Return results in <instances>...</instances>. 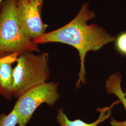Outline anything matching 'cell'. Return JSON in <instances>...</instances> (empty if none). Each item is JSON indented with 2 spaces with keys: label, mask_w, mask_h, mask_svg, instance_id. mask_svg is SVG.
Returning a JSON list of instances; mask_svg holds the SVG:
<instances>
[{
  "label": "cell",
  "mask_w": 126,
  "mask_h": 126,
  "mask_svg": "<svg viewBox=\"0 0 126 126\" xmlns=\"http://www.w3.org/2000/svg\"><path fill=\"white\" fill-rule=\"evenodd\" d=\"M95 16L94 11L88 8V4L83 5L76 17L63 27L53 31L45 33L34 39L36 44L48 43H60L71 45L78 50L80 61L79 79L75 88L86 84L85 60L87 53L96 51L104 45L115 41L114 36L109 34L103 28L98 25L88 24L87 22Z\"/></svg>",
  "instance_id": "6da1fadb"
},
{
  "label": "cell",
  "mask_w": 126,
  "mask_h": 126,
  "mask_svg": "<svg viewBox=\"0 0 126 126\" xmlns=\"http://www.w3.org/2000/svg\"><path fill=\"white\" fill-rule=\"evenodd\" d=\"M18 0H4L0 4V55L40 52L37 45L23 33L16 16Z\"/></svg>",
  "instance_id": "7a4b0ae2"
},
{
  "label": "cell",
  "mask_w": 126,
  "mask_h": 126,
  "mask_svg": "<svg viewBox=\"0 0 126 126\" xmlns=\"http://www.w3.org/2000/svg\"><path fill=\"white\" fill-rule=\"evenodd\" d=\"M49 55L26 52L18 56L14 68L13 97L18 99L32 88L46 82L50 77Z\"/></svg>",
  "instance_id": "3957f363"
},
{
  "label": "cell",
  "mask_w": 126,
  "mask_h": 126,
  "mask_svg": "<svg viewBox=\"0 0 126 126\" xmlns=\"http://www.w3.org/2000/svg\"><path fill=\"white\" fill-rule=\"evenodd\" d=\"M60 97L58 83L45 82L25 92L18 99L14 108L18 116L17 126H26L37 108L42 104L53 106Z\"/></svg>",
  "instance_id": "277c9868"
},
{
  "label": "cell",
  "mask_w": 126,
  "mask_h": 126,
  "mask_svg": "<svg viewBox=\"0 0 126 126\" xmlns=\"http://www.w3.org/2000/svg\"><path fill=\"white\" fill-rule=\"evenodd\" d=\"M38 5L31 0H18L16 16L23 33L33 41L45 33L47 24L43 23Z\"/></svg>",
  "instance_id": "5b68a950"
},
{
  "label": "cell",
  "mask_w": 126,
  "mask_h": 126,
  "mask_svg": "<svg viewBox=\"0 0 126 126\" xmlns=\"http://www.w3.org/2000/svg\"><path fill=\"white\" fill-rule=\"evenodd\" d=\"M18 57L16 54L0 55V95L8 100L13 97L14 68L12 65Z\"/></svg>",
  "instance_id": "8992f818"
},
{
  "label": "cell",
  "mask_w": 126,
  "mask_h": 126,
  "mask_svg": "<svg viewBox=\"0 0 126 126\" xmlns=\"http://www.w3.org/2000/svg\"><path fill=\"white\" fill-rule=\"evenodd\" d=\"M120 102V100H118L113 102L109 107L97 108L96 111H98L100 113L99 117L95 122L92 123H88L80 119L71 121L68 118L66 114L64 113L62 108H59L58 110L56 120L60 126H97L99 123L104 122L109 118L112 114L111 109L114 105L118 104Z\"/></svg>",
  "instance_id": "52a82bcc"
},
{
  "label": "cell",
  "mask_w": 126,
  "mask_h": 126,
  "mask_svg": "<svg viewBox=\"0 0 126 126\" xmlns=\"http://www.w3.org/2000/svg\"><path fill=\"white\" fill-rule=\"evenodd\" d=\"M122 75L116 72L110 76L105 83V88L108 94L115 95L120 100L126 112V93L123 92L121 87ZM110 124L112 126H126V120L123 122H119L111 118Z\"/></svg>",
  "instance_id": "ba28073f"
},
{
  "label": "cell",
  "mask_w": 126,
  "mask_h": 126,
  "mask_svg": "<svg viewBox=\"0 0 126 126\" xmlns=\"http://www.w3.org/2000/svg\"><path fill=\"white\" fill-rule=\"evenodd\" d=\"M18 124V116L14 107L10 113L0 114V126H16Z\"/></svg>",
  "instance_id": "9c48e42d"
},
{
  "label": "cell",
  "mask_w": 126,
  "mask_h": 126,
  "mask_svg": "<svg viewBox=\"0 0 126 126\" xmlns=\"http://www.w3.org/2000/svg\"><path fill=\"white\" fill-rule=\"evenodd\" d=\"M115 47L120 54L126 57V32L117 36L115 39Z\"/></svg>",
  "instance_id": "30bf717a"
},
{
  "label": "cell",
  "mask_w": 126,
  "mask_h": 126,
  "mask_svg": "<svg viewBox=\"0 0 126 126\" xmlns=\"http://www.w3.org/2000/svg\"><path fill=\"white\" fill-rule=\"evenodd\" d=\"M32 2H35L38 5L39 9L41 10H42V6H43V2L44 0H31Z\"/></svg>",
  "instance_id": "8fae6325"
},
{
  "label": "cell",
  "mask_w": 126,
  "mask_h": 126,
  "mask_svg": "<svg viewBox=\"0 0 126 126\" xmlns=\"http://www.w3.org/2000/svg\"><path fill=\"white\" fill-rule=\"evenodd\" d=\"M4 0H0V4L1 3V2L3 1Z\"/></svg>",
  "instance_id": "7c38bea8"
},
{
  "label": "cell",
  "mask_w": 126,
  "mask_h": 126,
  "mask_svg": "<svg viewBox=\"0 0 126 126\" xmlns=\"http://www.w3.org/2000/svg\"></svg>",
  "instance_id": "4fadbf2b"
}]
</instances>
